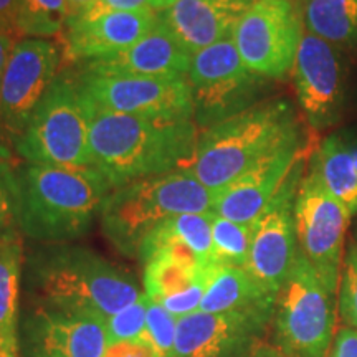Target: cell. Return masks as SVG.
<instances>
[{
  "label": "cell",
  "instance_id": "cell-1",
  "mask_svg": "<svg viewBox=\"0 0 357 357\" xmlns=\"http://www.w3.org/2000/svg\"><path fill=\"white\" fill-rule=\"evenodd\" d=\"M25 291L33 307L108 321L139 300L137 281L93 250L43 243L25 261Z\"/></svg>",
  "mask_w": 357,
  "mask_h": 357
},
{
  "label": "cell",
  "instance_id": "cell-2",
  "mask_svg": "<svg viewBox=\"0 0 357 357\" xmlns=\"http://www.w3.org/2000/svg\"><path fill=\"white\" fill-rule=\"evenodd\" d=\"M86 109L93 167L113 189L189 167L200 132L194 119H147Z\"/></svg>",
  "mask_w": 357,
  "mask_h": 357
},
{
  "label": "cell",
  "instance_id": "cell-3",
  "mask_svg": "<svg viewBox=\"0 0 357 357\" xmlns=\"http://www.w3.org/2000/svg\"><path fill=\"white\" fill-rule=\"evenodd\" d=\"M13 172L17 229L40 243H70L86 235L113 189L95 167L25 162Z\"/></svg>",
  "mask_w": 357,
  "mask_h": 357
},
{
  "label": "cell",
  "instance_id": "cell-4",
  "mask_svg": "<svg viewBox=\"0 0 357 357\" xmlns=\"http://www.w3.org/2000/svg\"><path fill=\"white\" fill-rule=\"evenodd\" d=\"M298 136H301V131L291 102L260 101L242 113L202 129L187 171L217 194L258 160Z\"/></svg>",
  "mask_w": 357,
  "mask_h": 357
},
{
  "label": "cell",
  "instance_id": "cell-5",
  "mask_svg": "<svg viewBox=\"0 0 357 357\" xmlns=\"http://www.w3.org/2000/svg\"><path fill=\"white\" fill-rule=\"evenodd\" d=\"M215 194L187 169L114 187L100 211L102 234L126 257H137L146 236L181 213L213 212Z\"/></svg>",
  "mask_w": 357,
  "mask_h": 357
},
{
  "label": "cell",
  "instance_id": "cell-6",
  "mask_svg": "<svg viewBox=\"0 0 357 357\" xmlns=\"http://www.w3.org/2000/svg\"><path fill=\"white\" fill-rule=\"evenodd\" d=\"M25 162L52 167H93L89 114L73 77H56L15 139Z\"/></svg>",
  "mask_w": 357,
  "mask_h": 357
},
{
  "label": "cell",
  "instance_id": "cell-7",
  "mask_svg": "<svg viewBox=\"0 0 357 357\" xmlns=\"http://www.w3.org/2000/svg\"><path fill=\"white\" fill-rule=\"evenodd\" d=\"M275 342L288 357H326L334 341V294L298 255L275 301Z\"/></svg>",
  "mask_w": 357,
  "mask_h": 357
},
{
  "label": "cell",
  "instance_id": "cell-8",
  "mask_svg": "<svg viewBox=\"0 0 357 357\" xmlns=\"http://www.w3.org/2000/svg\"><path fill=\"white\" fill-rule=\"evenodd\" d=\"M187 82L194 123L205 129L260 102L268 79L247 68L230 37L192 55Z\"/></svg>",
  "mask_w": 357,
  "mask_h": 357
},
{
  "label": "cell",
  "instance_id": "cell-9",
  "mask_svg": "<svg viewBox=\"0 0 357 357\" xmlns=\"http://www.w3.org/2000/svg\"><path fill=\"white\" fill-rule=\"evenodd\" d=\"M303 22L293 0H255L236 24L231 40L243 63L266 79L293 71Z\"/></svg>",
  "mask_w": 357,
  "mask_h": 357
},
{
  "label": "cell",
  "instance_id": "cell-10",
  "mask_svg": "<svg viewBox=\"0 0 357 357\" xmlns=\"http://www.w3.org/2000/svg\"><path fill=\"white\" fill-rule=\"evenodd\" d=\"M75 83L89 108L147 119H194L187 77L123 78L78 73Z\"/></svg>",
  "mask_w": 357,
  "mask_h": 357
},
{
  "label": "cell",
  "instance_id": "cell-11",
  "mask_svg": "<svg viewBox=\"0 0 357 357\" xmlns=\"http://www.w3.org/2000/svg\"><path fill=\"white\" fill-rule=\"evenodd\" d=\"M293 215L298 250L314 268L328 291L336 294L342 243L351 213L310 171L298 187Z\"/></svg>",
  "mask_w": 357,
  "mask_h": 357
},
{
  "label": "cell",
  "instance_id": "cell-12",
  "mask_svg": "<svg viewBox=\"0 0 357 357\" xmlns=\"http://www.w3.org/2000/svg\"><path fill=\"white\" fill-rule=\"evenodd\" d=\"M303 169L305 162L301 158L268 207L252 223V242L245 270L275 296L298 255L293 207L303 181Z\"/></svg>",
  "mask_w": 357,
  "mask_h": 357
},
{
  "label": "cell",
  "instance_id": "cell-13",
  "mask_svg": "<svg viewBox=\"0 0 357 357\" xmlns=\"http://www.w3.org/2000/svg\"><path fill=\"white\" fill-rule=\"evenodd\" d=\"M60 50L45 38L15 43L0 78V128L13 139L20 136L33 109L58 77Z\"/></svg>",
  "mask_w": 357,
  "mask_h": 357
},
{
  "label": "cell",
  "instance_id": "cell-14",
  "mask_svg": "<svg viewBox=\"0 0 357 357\" xmlns=\"http://www.w3.org/2000/svg\"><path fill=\"white\" fill-rule=\"evenodd\" d=\"M293 79L300 108L311 128L326 129L339 121L344 106V73L334 45L303 33Z\"/></svg>",
  "mask_w": 357,
  "mask_h": 357
},
{
  "label": "cell",
  "instance_id": "cell-15",
  "mask_svg": "<svg viewBox=\"0 0 357 357\" xmlns=\"http://www.w3.org/2000/svg\"><path fill=\"white\" fill-rule=\"evenodd\" d=\"M273 316L195 311L176 324L174 357H247Z\"/></svg>",
  "mask_w": 357,
  "mask_h": 357
},
{
  "label": "cell",
  "instance_id": "cell-16",
  "mask_svg": "<svg viewBox=\"0 0 357 357\" xmlns=\"http://www.w3.org/2000/svg\"><path fill=\"white\" fill-rule=\"evenodd\" d=\"M22 357H105L106 321L33 307L19 326Z\"/></svg>",
  "mask_w": 357,
  "mask_h": 357
},
{
  "label": "cell",
  "instance_id": "cell-17",
  "mask_svg": "<svg viewBox=\"0 0 357 357\" xmlns=\"http://www.w3.org/2000/svg\"><path fill=\"white\" fill-rule=\"evenodd\" d=\"M303 137L298 136L265 155L231 184L217 192L213 212L227 220L252 225L303 158Z\"/></svg>",
  "mask_w": 357,
  "mask_h": 357
},
{
  "label": "cell",
  "instance_id": "cell-18",
  "mask_svg": "<svg viewBox=\"0 0 357 357\" xmlns=\"http://www.w3.org/2000/svg\"><path fill=\"white\" fill-rule=\"evenodd\" d=\"M155 24V12H102L71 17L63 29L65 58L83 63L114 55L139 42Z\"/></svg>",
  "mask_w": 357,
  "mask_h": 357
},
{
  "label": "cell",
  "instance_id": "cell-19",
  "mask_svg": "<svg viewBox=\"0 0 357 357\" xmlns=\"http://www.w3.org/2000/svg\"><path fill=\"white\" fill-rule=\"evenodd\" d=\"M190 58L192 55L158 22L149 33L126 50L83 61L79 73L123 78H181L187 77Z\"/></svg>",
  "mask_w": 357,
  "mask_h": 357
},
{
  "label": "cell",
  "instance_id": "cell-20",
  "mask_svg": "<svg viewBox=\"0 0 357 357\" xmlns=\"http://www.w3.org/2000/svg\"><path fill=\"white\" fill-rule=\"evenodd\" d=\"M255 0H174L158 22L189 55L230 38Z\"/></svg>",
  "mask_w": 357,
  "mask_h": 357
},
{
  "label": "cell",
  "instance_id": "cell-21",
  "mask_svg": "<svg viewBox=\"0 0 357 357\" xmlns=\"http://www.w3.org/2000/svg\"><path fill=\"white\" fill-rule=\"evenodd\" d=\"M275 294L240 266H218L205 291L199 311L202 312H260L273 316Z\"/></svg>",
  "mask_w": 357,
  "mask_h": 357
},
{
  "label": "cell",
  "instance_id": "cell-22",
  "mask_svg": "<svg viewBox=\"0 0 357 357\" xmlns=\"http://www.w3.org/2000/svg\"><path fill=\"white\" fill-rule=\"evenodd\" d=\"M24 248L19 234L0 238V357H20L19 298Z\"/></svg>",
  "mask_w": 357,
  "mask_h": 357
},
{
  "label": "cell",
  "instance_id": "cell-23",
  "mask_svg": "<svg viewBox=\"0 0 357 357\" xmlns=\"http://www.w3.org/2000/svg\"><path fill=\"white\" fill-rule=\"evenodd\" d=\"M310 171L318 176L326 190L354 215L357 212V171L347 141L333 134L321 142L311 158Z\"/></svg>",
  "mask_w": 357,
  "mask_h": 357
},
{
  "label": "cell",
  "instance_id": "cell-24",
  "mask_svg": "<svg viewBox=\"0 0 357 357\" xmlns=\"http://www.w3.org/2000/svg\"><path fill=\"white\" fill-rule=\"evenodd\" d=\"M307 33L334 47H357V0H296Z\"/></svg>",
  "mask_w": 357,
  "mask_h": 357
},
{
  "label": "cell",
  "instance_id": "cell-25",
  "mask_svg": "<svg viewBox=\"0 0 357 357\" xmlns=\"http://www.w3.org/2000/svg\"><path fill=\"white\" fill-rule=\"evenodd\" d=\"M217 268H194L166 255L153 257L144 263L146 294L151 300L162 301L212 276Z\"/></svg>",
  "mask_w": 357,
  "mask_h": 357
},
{
  "label": "cell",
  "instance_id": "cell-26",
  "mask_svg": "<svg viewBox=\"0 0 357 357\" xmlns=\"http://www.w3.org/2000/svg\"><path fill=\"white\" fill-rule=\"evenodd\" d=\"M66 20V0H19V35H29L32 38L53 37L65 29Z\"/></svg>",
  "mask_w": 357,
  "mask_h": 357
},
{
  "label": "cell",
  "instance_id": "cell-27",
  "mask_svg": "<svg viewBox=\"0 0 357 357\" xmlns=\"http://www.w3.org/2000/svg\"><path fill=\"white\" fill-rule=\"evenodd\" d=\"M252 242V225L227 220L220 215L213 217L212 243L213 265L245 268Z\"/></svg>",
  "mask_w": 357,
  "mask_h": 357
},
{
  "label": "cell",
  "instance_id": "cell-28",
  "mask_svg": "<svg viewBox=\"0 0 357 357\" xmlns=\"http://www.w3.org/2000/svg\"><path fill=\"white\" fill-rule=\"evenodd\" d=\"M215 212L207 213H181L162 222L160 225L169 234L184 242L204 266L213 265V243H212V223Z\"/></svg>",
  "mask_w": 357,
  "mask_h": 357
},
{
  "label": "cell",
  "instance_id": "cell-29",
  "mask_svg": "<svg viewBox=\"0 0 357 357\" xmlns=\"http://www.w3.org/2000/svg\"><path fill=\"white\" fill-rule=\"evenodd\" d=\"M177 318L169 312L160 303L151 300L147 303L146 328L137 342L146 346L155 357H174L176 347Z\"/></svg>",
  "mask_w": 357,
  "mask_h": 357
},
{
  "label": "cell",
  "instance_id": "cell-30",
  "mask_svg": "<svg viewBox=\"0 0 357 357\" xmlns=\"http://www.w3.org/2000/svg\"><path fill=\"white\" fill-rule=\"evenodd\" d=\"M147 303H149V296L146 293L141 294L136 303L106 321L108 346L116 344V342H137L146 328Z\"/></svg>",
  "mask_w": 357,
  "mask_h": 357
},
{
  "label": "cell",
  "instance_id": "cell-31",
  "mask_svg": "<svg viewBox=\"0 0 357 357\" xmlns=\"http://www.w3.org/2000/svg\"><path fill=\"white\" fill-rule=\"evenodd\" d=\"M339 311L347 328L357 329V243L352 242L342 265Z\"/></svg>",
  "mask_w": 357,
  "mask_h": 357
},
{
  "label": "cell",
  "instance_id": "cell-32",
  "mask_svg": "<svg viewBox=\"0 0 357 357\" xmlns=\"http://www.w3.org/2000/svg\"><path fill=\"white\" fill-rule=\"evenodd\" d=\"M0 154V238L17 231L15 222V172Z\"/></svg>",
  "mask_w": 357,
  "mask_h": 357
},
{
  "label": "cell",
  "instance_id": "cell-33",
  "mask_svg": "<svg viewBox=\"0 0 357 357\" xmlns=\"http://www.w3.org/2000/svg\"><path fill=\"white\" fill-rule=\"evenodd\" d=\"M215 273V271H213ZM213 276V275H212ZM212 276L208 278L200 280L199 283H195L194 287L187 288L185 291L174 294V296L164 298L162 301H158L162 305L166 310L171 312L174 318H184L187 314H192V312L199 311L200 303H202V298L205 291H207L208 283H211Z\"/></svg>",
  "mask_w": 357,
  "mask_h": 357
},
{
  "label": "cell",
  "instance_id": "cell-34",
  "mask_svg": "<svg viewBox=\"0 0 357 357\" xmlns=\"http://www.w3.org/2000/svg\"><path fill=\"white\" fill-rule=\"evenodd\" d=\"M174 0H96L82 15H95L102 12H162Z\"/></svg>",
  "mask_w": 357,
  "mask_h": 357
},
{
  "label": "cell",
  "instance_id": "cell-35",
  "mask_svg": "<svg viewBox=\"0 0 357 357\" xmlns=\"http://www.w3.org/2000/svg\"><path fill=\"white\" fill-rule=\"evenodd\" d=\"M329 357H357V329L342 328L334 337Z\"/></svg>",
  "mask_w": 357,
  "mask_h": 357
},
{
  "label": "cell",
  "instance_id": "cell-36",
  "mask_svg": "<svg viewBox=\"0 0 357 357\" xmlns=\"http://www.w3.org/2000/svg\"><path fill=\"white\" fill-rule=\"evenodd\" d=\"M17 12H19V0H0V32L12 38L19 35Z\"/></svg>",
  "mask_w": 357,
  "mask_h": 357
},
{
  "label": "cell",
  "instance_id": "cell-37",
  "mask_svg": "<svg viewBox=\"0 0 357 357\" xmlns=\"http://www.w3.org/2000/svg\"><path fill=\"white\" fill-rule=\"evenodd\" d=\"M105 357H155L153 352L139 342H116L109 344Z\"/></svg>",
  "mask_w": 357,
  "mask_h": 357
},
{
  "label": "cell",
  "instance_id": "cell-38",
  "mask_svg": "<svg viewBox=\"0 0 357 357\" xmlns=\"http://www.w3.org/2000/svg\"><path fill=\"white\" fill-rule=\"evenodd\" d=\"M15 47V42H13L12 37H8L3 32H0V78H2L3 70H6L8 58H10V53Z\"/></svg>",
  "mask_w": 357,
  "mask_h": 357
},
{
  "label": "cell",
  "instance_id": "cell-39",
  "mask_svg": "<svg viewBox=\"0 0 357 357\" xmlns=\"http://www.w3.org/2000/svg\"><path fill=\"white\" fill-rule=\"evenodd\" d=\"M247 357H288L287 354H283L276 346H270V344H257L250 351V354Z\"/></svg>",
  "mask_w": 357,
  "mask_h": 357
},
{
  "label": "cell",
  "instance_id": "cell-40",
  "mask_svg": "<svg viewBox=\"0 0 357 357\" xmlns=\"http://www.w3.org/2000/svg\"><path fill=\"white\" fill-rule=\"evenodd\" d=\"M96 0H66V6H68V19L71 17L82 15V13L86 10L95 3Z\"/></svg>",
  "mask_w": 357,
  "mask_h": 357
},
{
  "label": "cell",
  "instance_id": "cell-41",
  "mask_svg": "<svg viewBox=\"0 0 357 357\" xmlns=\"http://www.w3.org/2000/svg\"><path fill=\"white\" fill-rule=\"evenodd\" d=\"M347 147H349L352 162H354V167H356V171H357V144H356V142L347 141Z\"/></svg>",
  "mask_w": 357,
  "mask_h": 357
}]
</instances>
